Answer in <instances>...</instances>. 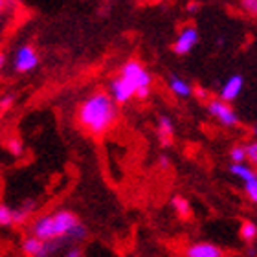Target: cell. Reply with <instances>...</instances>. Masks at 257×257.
Wrapping results in <instances>:
<instances>
[{"instance_id":"obj_1","label":"cell","mask_w":257,"mask_h":257,"mask_svg":"<svg viewBox=\"0 0 257 257\" xmlns=\"http://www.w3.org/2000/svg\"><path fill=\"white\" fill-rule=\"evenodd\" d=\"M153 88V74L138 59H128L108 83V96L116 105H127L133 99H147Z\"/></svg>"},{"instance_id":"obj_2","label":"cell","mask_w":257,"mask_h":257,"mask_svg":"<svg viewBox=\"0 0 257 257\" xmlns=\"http://www.w3.org/2000/svg\"><path fill=\"white\" fill-rule=\"evenodd\" d=\"M30 235L41 241H66L79 242L88 237L86 228L72 209H55L52 213L41 215L30 226Z\"/></svg>"},{"instance_id":"obj_3","label":"cell","mask_w":257,"mask_h":257,"mask_svg":"<svg viewBox=\"0 0 257 257\" xmlns=\"http://www.w3.org/2000/svg\"><path fill=\"white\" fill-rule=\"evenodd\" d=\"M119 118V108L105 90H97L85 97L75 110V121L85 133L103 136L112 131Z\"/></svg>"},{"instance_id":"obj_4","label":"cell","mask_w":257,"mask_h":257,"mask_svg":"<svg viewBox=\"0 0 257 257\" xmlns=\"http://www.w3.org/2000/svg\"><path fill=\"white\" fill-rule=\"evenodd\" d=\"M68 246L66 241H41L37 237L28 235L22 241V253L26 257H52L55 253Z\"/></svg>"},{"instance_id":"obj_5","label":"cell","mask_w":257,"mask_h":257,"mask_svg":"<svg viewBox=\"0 0 257 257\" xmlns=\"http://www.w3.org/2000/svg\"><path fill=\"white\" fill-rule=\"evenodd\" d=\"M39 64V54L32 44H22L15 50L13 55V70L19 74H30L37 68Z\"/></svg>"},{"instance_id":"obj_6","label":"cell","mask_w":257,"mask_h":257,"mask_svg":"<svg viewBox=\"0 0 257 257\" xmlns=\"http://www.w3.org/2000/svg\"><path fill=\"white\" fill-rule=\"evenodd\" d=\"M206 108H208L209 116L217 119L220 125H224V127H235V125H239V114L233 110L231 105L220 101L219 97L217 99H209Z\"/></svg>"},{"instance_id":"obj_7","label":"cell","mask_w":257,"mask_h":257,"mask_svg":"<svg viewBox=\"0 0 257 257\" xmlns=\"http://www.w3.org/2000/svg\"><path fill=\"white\" fill-rule=\"evenodd\" d=\"M200 41V33H198L197 26H184L177 35V41L173 43V52L177 55H188L191 54V50L195 48Z\"/></svg>"},{"instance_id":"obj_8","label":"cell","mask_w":257,"mask_h":257,"mask_svg":"<svg viewBox=\"0 0 257 257\" xmlns=\"http://www.w3.org/2000/svg\"><path fill=\"white\" fill-rule=\"evenodd\" d=\"M242 88H244V77L241 74H233L230 75L228 79L224 81V85L220 86L219 92V99L230 105L231 101H235L237 97L242 94Z\"/></svg>"},{"instance_id":"obj_9","label":"cell","mask_w":257,"mask_h":257,"mask_svg":"<svg viewBox=\"0 0 257 257\" xmlns=\"http://www.w3.org/2000/svg\"><path fill=\"white\" fill-rule=\"evenodd\" d=\"M186 257H224V250L213 242H193L186 250Z\"/></svg>"},{"instance_id":"obj_10","label":"cell","mask_w":257,"mask_h":257,"mask_svg":"<svg viewBox=\"0 0 257 257\" xmlns=\"http://www.w3.org/2000/svg\"><path fill=\"white\" fill-rule=\"evenodd\" d=\"M167 86H169V90L178 97H189L193 94V86L189 85L186 79H182L178 74L167 75Z\"/></svg>"},{"instance_id":"obj_11","label":"cell","mask_w":257,"mask_h":257,"mask_svg":"<svg viewBox=\"0 0 257 257\" xmlns=\"http://www.w3.org/2000/svg\"><path fill=\"white\" fill-rule=\"evenodd\" d=\"M158 138H160L162 145H169L173 144L175 140V123L169 116H160L158 119Z\"/></svg>"},{"instance_id":"obj_12","label":"cell","mask_w":257,"mask_h":257,"mask_svg":"<svg viewBox=\"0 0 257 257\" xmlns=\"http://www.w3.org/2000/svg\"><path fill=\"white\" fill-rule=\"evenodd\" d=\"M230 173L235 178H239L242 184H246V182H250V180H255L257 178L255 169H253L252 166H248V164H231Z\"/></svg>"},{"instance_id":"obj_13","label":"cell","mask_w":257,"mask_h":257,"mask_svg":"<svg viewBox=\"0 0 257 257\" xmlns=\"http://www.w3.org/2000/svg\"><path fill=\"white\" fill-rule=\"evenodd\" d=\"M171 206H173V209L177 211V215L180 219H189V217H191V204H189L188 198L182 197V195H175V197L171 198Z\"/></svg>"},{"instance_id":"obj_14","label":"cell","mask_w":257,"mask_h":257,"mask_svg":"<svg viewBox=\"0 0 257 257\" xmlns=\"http://www.w3.org/2000/svg\"><path fill=\"white\" fill-rule=\"evenodd\" d=\"M37 208V204L33 202V200H26V202H22L19 208H13L15 209V224H22V222H26L32 213L35 211Z\"/></svg>"},{"instance_id":"obj_15","label":"cell","mask_w":257,"mask_h":257,"mask_svg":"<svg viewBox=\"0 0 257 257\" xmlns=\"http://www.w3.org/2000/svg\"><path fill=\"white\" fill-rule=\"evenodd\" d=\"M239 235L244 242H253L257 237V224L253 220H244L239 228Z\"/></svg>"},{"instance_id":"obj_16","label":"cell","mask_w":257,"mask_h":257,"mask_svg":"<svg viewBox=\"0 0 257 257\" xmlns=\"http://www.w3.org/2000/svg\"><path fill=\"white\" fill-rule=\"evenodd\" d=\"M13 224H15V209L6 204H0V228Z\"/></svg>"},{"instance_id":"obj_17","label":"cell","mask_w":257,"mask_h":257,"mask_svg":"<svg viewBox=\"0 0 257 257\" xmlns=\"http://www.w3.org/2000/svg\"><path fill=\"white\" fill-rule=\"evenodd\" d=\"M230 160L231 164H246V153L244 145H233L230 149Z\"/></svg>"},{"instance_id":"obj_18","label":"cell","mask_w":257,"mask_h":257,"mask_svg":"<svg viewBox=\"0 0 257 257\" xmlns=\"http://www.w3.org/2000/svg\"><path fill=\"white\" fill-rule=\"evenodd\" d=\"M6 147L10 151V155L13 156H22V153H24V142L21 138H10L6 142Z\"/></svg>"},{"instance_id":"obj_19","label":"cell","mask_w":257,"mask_h":257,"mask_svg":"<svg viewBox=\"0 0 257 257\" xmlns=\"http://www.w3.org/2000/svg\"><path fill=\"white\" fill-rule=\"evenodd\" d=\"M244 153H246V162L248 166H255L257 164V144L255 142H250V144L244 145Z\"/></svg>"},{"instance_id":"obj_20","label":"cell","mask_w":257,"mask_h":257,"mask_svg":"<svg viewBox=\"0 0 257 257\" xmlns=\"http://www.w3.org/2000/svg\"><path fill=\"white\" fill-rule=\"evenodd\" d=\"M244 193H246V197L250 198L253 204L257 202V178H255V180H250V182L244 184Z\"/></svg>"},{"instance_id":"obj_21","label":"cell","mask_w":257,"mask_h":257,"mask_svg":"<svg viewBox=\"0 0 257 257\" xmlns=\"http://www.w3.org/2000/svg\"><path fill=\"white\" fill-rule=\"evenodd\" d=\"M13 105H15V96L13 94H6L4 97H0V114L8 112Z\"/></svg>"},{"instance_id":"obj_22","label":"cell","mask_w":257,"mask_h":257,"mask_svg":"<svg viewBox=\"0 0 257 257\" xmlns=\"http://www.w3.org/2000/svg\"><path fill=\"white\" fill-rule=\"evenodd\" d=\"M241 6H242V10H246L250 15H255L257 13V2L255 0H242Z\"/></svg>"},{"instance_id":"obj_23","label":"cell","mask_w":257,"mask_h":257,"mask_svg":"<svg viewBox=\"0 0 257 257\" xmlns=\"http://www.w3.org/2000/svg\"><path fill=\"white\" fill-rule=\"evenodd\" d=\"M64 257H83V250L79 246H70L66 252H64Z\"/></svg>"},{"instance_id":"obj_24","label":"cell","mask_w":257,"mask_h":257,"mask_svg":"<svg viewBox=\"0 0 257 257\" xmlns=\"http://www.w3.org/2000/svg\"><path fill=\"white\" fill-rule=\"evenodd\" d=\"M195 94H197L200 99H206V97H208V92L204 90V88H200V86H197V88H195Z\"/></svg>"},{"instance_id":"obj_25","label":"cell","mask_w":257,"mask_h":257,"mask_svg":"<svg viewBox=\"0 0 257 257\" xmlns=\"http://www.w3.org/2000/svg\"><path fill=\"white\" fill-rule=\"evenodd\" d=\"M160 166L162 169H167V166H169V158L167 156H160Z\"/></svg>"},{"instance_id":"obj_26","label":"cell","mask_w":257,"mask_h":257,"mask_svg":"<svg viewBox=\"0 0 257 257\" xmlns=\"http://www.w3.org/2000/svg\"><path fill=\"white\" fill-rule=\"evenodd\" d=\"M4 64H6V55L0 52V70L4 68Z\"/></svg>"},{"instance_id":"obj_27","label":"cell","mask_w":257,"mask_h":257,"mask_svg":"<svg viewBox=\"0 0 257 257\" xmlns=\"http://www.w3.org/2000/svg\"><path fill=\"white\" fill-rule=\"evenodd\" d=\"M198 10V4H189L188 6V11H197Z\"/></svg>"},{"instance_id":"obj_28","label":"cell","mask_w":257,"mask_h":257,"mask_svg":"<svg viewBox=\"0 0 257 257\" xmlns=\"http://www.w3.org/2000/svg\"><path fill=\"white\" fill-rule=\"evenodd\" d=\"M2 11H4V2L0 0V15H2Z\"/></svg>"}]
</instances>
